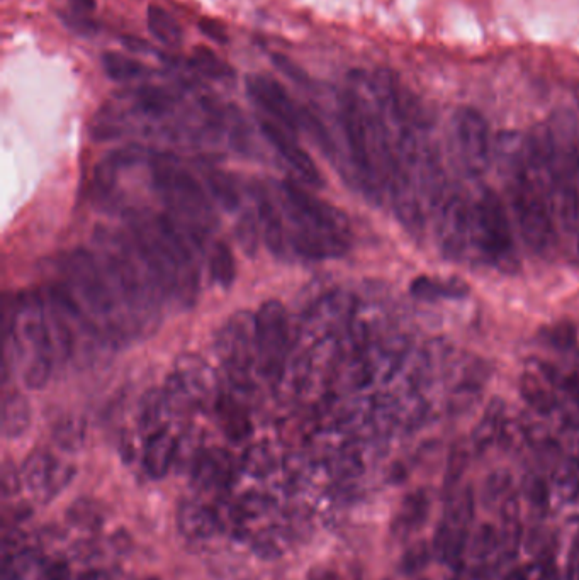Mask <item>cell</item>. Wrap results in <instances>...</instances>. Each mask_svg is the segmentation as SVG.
Returning a JSON list of instances; mask_svg holds the SVG:
<instances>
[{
	"label": "cell",
	"mask_w": 579,
	"mask_h": 580,
	"mask_svg": "<svg viewBox=\"0 0 579 580\" xmlns=\"http://www.w3.org/2000/svg\"><path fill=\"white\" fill-rule=\"evenodd\" d=\"M92 243L136 335H150L162 323L167 296L135 238L111 226H97Z\"/></svg>",
	"instance_id": "cell-1"
},
{
	"label": "cell",
	"mask_w": 579,
	"mask_h": 580,
	"mask_svg": "<svg viewBox=\"0 0 579 580\" xmlns=\"http://www.w3.org/2000/svg\"><path fill=\"white\" fill-rule=\"evenodd\" d=\"M130 233L157 274L169 301L189 307L199 294L196 241L169 214L136 212L130 218Z\"/></svg>",
	"instance_id": "cell-2"
},
{
	"label": "cell",
	"mask_w": 579,
	"mask_h": 580,
	"mask_svg": "<svg viewBox=\"0 0 579 580\" xmlns=\"http://www.w3.org/2000/svg\"><path fill=\"white\" fill-rule=\"evenodd\" d=\"M57 268L60 284L94 323L104 341L123 345L138 336L94 251L77 248L62 253Z\"/></svg>",
	"instance_id": "cell-3"
},
{
	"label": "cell",
	"mask_w": 579,
	"mask_h": 580,
	"mask_svg": "<svg viewBox=\"0 0 579 580\" xmlns=\"http://www.w3.org/2000/svg\"><path fill=\"white\" fill-rule=\"evenodd\" d=\"M153 185L169 207L170 218L197 245H203L204 236L213 233L218 224L206 185L170 158H157L153 162Z\"/></svg>",
	"instance_id": "cell-4"
},
{
	"label": "cell",
	"mask_w": 579,
	"mask_h": 580,
	"mask_svg": "<svg viewBox=\"0 0 579 580\" xmlns=\"http://www.w3.org/2000/svg\"><path fill=\"white\" fill-rule=\"evenodd\" d=\"M216 350L231 377L245 387L253 367L259 369L257 318L248 311L230 316L216 336Z\"/></svg>",
	"instance_id": "cell-5"
},
{
	"label": "cell",
	"mask_w": 579,
	"mask_h": 580,
	"mask_svg": "<svg viewBox=\"0 0 579 580\" xmlns=\"http://www.w3.org/2000/svg\"><path fill=\"white\" fill-rule=\"evenodd\" d=\"M259 343V372L269 379H279L289 350V318L279 301H267L255 314Z\"/></svg>",
	"instance_id": "cell-6"
},
{
	"label": "cell",
	"mask_w": 579,
	"mask_h": 580,
	"mask_svg": "<svg viewBox=\"0 0 579 580\" xmlns=\"http://www.w3.org/2000/svg\"><path fill=\"white\" fill-rule=\"evenodd\" d=\"M282 204L291 223L308 224L338 235L347 236L349 233V219L345 218V214L328 202L321 201L320 197L313 196L301 185L284 182Z\"/></svg>",
	"instance_id": "cell-7"
},
{
	"label": "cell",
	"mask_w": 579,
	"mask_h": 580,
	"mask_svg": "<svg viewBox=\"0 0 579 580\" xmlns=\"http://www.w3.org/2000/svg\"><path fill=\"white\" fill-rule=\"evenodd\" d=\"M452 140L462 163L473 172H481L490 160V128L483 114L462 107L452 119Z\"/></svg>",
	"instance_id": "cell-8"
},
{
	"label": "cell",
	"mask_w": 579,
	"mask_h": 580,
	"mask_svg": "<svg viewBox=\"0 0 579 580\" xmlns=\"http://www.w3.org/2000/svg\"><path fill=\"white\" fill-rule=\"evenodd\" d=\"M23 480L36 501L50 502L75 477V467L53 457L46 450H34L24 462Z\"/></svg>",
	"instance_id": "cell-9"
},
{
	"label": "cell",
	"mask_w": 579,
	"mask_h": 580,
	"mask_svg": "<svg viewBox=\"0 0 579 580\" xmlns=\"http://www.w3.org/2000/svg\"><path fill=\"white\" fill-rule=\"evenodd\" d=\"M248 94L282 128L298 133L303 121V107L293 101L284 85L269 75H252L247 80Z\"/></svg>",
	"instance_id": "cell-10"
},
{
	"label": "cell",
	"mask_w": 579,
	"mask_h": 580,
	"mask_svg": "<svg viewBox=\"0 0 579 580\" xmlns=\"http://www.w3.org/2000/svg\"><path fill=\"white\" fill-rule=\"evenodd\" d=\"M260 128H262L265 140L276 148L277 153L293 167L294 172L298 173L306 184L311 187L323 185V177L316 167L315 160L310 157V153L304 150L303 146L298 145L291 131L282 128L281 124H277L276 121H260Z\"/></svg>",
	"instance_id": "cell-11"
},
{
	"label": "cell",
	"mask_w": 579,
	"mask_h": 580,
	"mask_svg": "<svg viewBox=\"0 0 579 580\" xmlns=\"http://www.w3.org/2000/svg\"><path fill=\"white\" fill-rule=\"evenodd\" d=\"M175 382L184 392L191 406H203L216 396V377L208 363L197 355H182L175 362Z\"/></svg>",
	"instance_id": "cell-12"
},
{
	"label": "cell",
	"mask_w": 579,
	"mask_h": 580,
	"mask_svg": "<svg viewBox=\"0 0 579 580\" xmlns=\"http://www.w3.org/2000/svg\"><path fill=\"white\" fill-rule=\"evenodd\" d=\"M289 241L296 253L310 260L337 258L349 250L347 236L303 223H291Z\"/></svg>",
	"instance_id": "cell-13"
},
{
	"label": "cell",
	"mask_w": 579,
	"mask_h": 580,
	"mask_svg": "<svg viewBox=\"0 0 579 580\" xmlns=\"http://www.w3.org/2000/svg\"><path fill=\"white\" fill-rule=\"evenodd\" d=\"M233 457L226 450L211 448L197 452L192 460V482L197 489H225L233 479Z\"/></svg>",
	"instance_id": "cell-14"
},
{
	"label": "cell",
	"mask_w": 579,
	"mask_h": 580,
	"mask_svg": "<svg viewBox=\"0 0 579 580\" xmlns=\"http://www.w3.org/2000/svg\"><path fill=\"white\" fill-rule=\"evenodd\" d=\"M177 528L187 540H208L221 531L216 509L201 502L182 501L177 508Z\"/></svg>",
	"instance_id": "cell-15"
},
{
	"label": "cell",
	"mask_w": 579,
	"mask_h": 580,
	"mask_svg": "<svg viewBox=\"0 0 579 580\" xmlns=\"http://www.w3.org/2000/svg\"><path fill=\"white\" fill-rule=\"evenodd\" d=\"M479 216H481V229L486 238L484 246L496 257H503L512 245V238L506 224L505 212L498 199L493 196L484 197L479 207Z\"/></svg>",
	"instance_id": "cell-16"
},
{
	"label": "cell",
	"mask_w": 579,
	"mask_h": 580,
	"mask_svg": "<svg viewBox=\"0 0 579 580\" xmlns=\"http://www.w3.org/2000/svg\"><path fill=\"white\" fill-rule=\"evenodd\" d=\"M179 443L169 430L155 431L148 436L143 452V467L152 479H164L177 460Z\"/></svg>",
	"instance_id": "cell-17"
},
{
	"label": "cell",
	"mask_w": 579,
	"mask_h": 580,
	"mask_svg": "<svg viewBox=\"0 0 579 580\" xmlns=\"http://www.w3.org/2000/svg\"><path fill=\"white\" fill-rule=\"evenodd\" d=\"M532 196L534 194L529 192V190H518V218H520L522 228L525 229V235H527L532 245H546L547 231H549L546 209L542 206L539 197Z\"/></svg>",
	"instance_id": "cell-18"
},
{
	"label": "cell",
	"mask_w": 579,
	"mask_h": 580,
	"mask_svg": "<svg viewBox=\"0 0 579 580\" xmlns=\"http://www.w3.org/2000/svg\"><path fill=\"white\" fill-rule=\"evenodd\" d=\"M4 394H2V435L7 440H16L28 431L31 424V406L24 396L23 392L14 391L4 385Z\"/></svg>",
	"instance_id": "cell-19"
},
{
	"label": "cell",
	"mask_w": 579,
	"mask_h": 580,
	"mask_svg": "<svg viewBox=\"0 0 579 580\" xmlns=\"http://www.w3.org/2000/svg\"><path fill=\"white\" fill-rule=\"evenodd\" d=\"M257 218H259L262 240L269 248L270 253L282 255L286 248L287 229L284 218L274 202L267 197L260 196L257 202Z\"/></svg>",
	"instance_id": "cell-20"
},
{
	"label": "cell",
	"mask_w": 579,
	"mask_h": 580,
	"mask_svg": "<svg viewBox=\"0 0 579 580\" xmlns=\"http://www.w3.org/2000/svg\"><path fill=\"white\" fill-rule=\"evenodd\" d=\"M204 185L211 196L223 211H237L240 207V192L237 184L231 179L230 173L221 172L218 168L204 170Z\"/></svg>",
	"instance_id": "cell-21"
},
{
	"label": "cell",
	"mask_w": 579,
	"mask_h": 580,
	"mask_svg": "<svg viewBox=\"0 0 579 580\" xmlns=\"http://www.w3.org/2000/svg\"><path fill=\"white\" fill-rule=\"evenodd\" d=\"M148 31L152 33L155 40L164 43L169 48H179L184 41V29L179 21L175 19L164 7L148 6L147 11Z\"/></svg>",
	"instance_id": "cell-22"
},
{
	"label": "cell",
	"mask_w": 579,
	"mask_h": 580,
	"mask_svg": "<svg viewBox=\"0 0 579 580\" xmlns=\"http://www.w3.org/2000/svg\"><path fill=\"white\" fill-rule=\"evenodd\" d=\"M53 441L60 450L68 453L80 452L85 445L87 438V423L84 418L68 414L58 419L53 426Z\"/></svg>",
	"instance_id": "cell-23"
},
{
	"label": "cell",
	"mask_w": 579,
	"mask_h": 580,
	"mask_svg": "<svg viewBox=\"0 0 579 580\" xmlns=\"http://www.w3.org/2000/svg\"><path fill=\"white\" fill-rule=\"evenodd\" d=\"M208 262L209 275H211L214 284L221 289H230L237 279V265H235V257H233L230 246L223 241L214 243L213 248L209 251Z\"/></svg>",
	"instance_id": "cell-24"
},
{
	"label": "cell",
	"mask_w": 579,
	"mask_h": 580,
	"mask_svg": "<svg viewBox=\"0 0 579 580\" xmlns=\"http://www.w3.org/2000/svg\"><path fill=\"white\" fill-rule=\"evenodd\" d=\"M102 67L107 77H111L116 82L141 79L148 73V68L143 63L118 51H106L102 55Z\"/></svg>",
	"instance_id": "cell-25"
},
{
	"label": "cell",
	"mask_w": 579,
	"mask_h": 580,
	"mask_svg": "<svg viewBox=\"0 0 579 580\" xmlns=\"http://www.w3.org/2000/svg\"><path fill=\"white\" fill-rule=\"evenodd\" d=\"M67 519L70 525L79 530L97 531L104 525L106 514L99 502L89 497H80L67 509Z\"/></svg>",
	"instance_id": "cell-26"
},
{
	"label": "cell",
	"mask_w": 579,
	"mask_h": 580,
	"mask_svg": "<svg viewBox=\"0 0 579 580\" xmlns=\"http://www.w3.org/2000/svg\"><path fill=\"white\" fill-rule=\"evenodd\" d=\"M169 411L167 401H165L164 391L148 392L141 402L140 426L148 431V436L155 431L162 430V419Z\"/></svg>",
	"instance_id": "cell-27"
},
{
	"label": "cell",
	"mask_w": 579,
	"mask_h": 580,
	"mask_svg": "<svg viewBox=\"0 0 579 580\" xmlns=\"http://www.w3.org/2000/svg\"><path fill=\"white\" fill-rule=\"evenodd\" d=\"M189 65L209 79H226L233 75L230 65L214 55L213 50H209L208 46H197L189 60Z\"/></svg>",
	"instance_id": "cell-28"
},
{
	"label": "cell",
	"mask_w": 579,
	"mask_h": 580,
	"mask_svg": "<svg viewBox=\"0 0 579 580\" xmlns=\"http://www.w3.org/2000/svg\"><path fill=\"white\" fill-rule=\"evenodd\" d=\"M242 469L245 474L262 479L274 470V453L265 443H257L243 453Z\"/></svg>",
	"instance_id": "cell-29"
},
{
	"label": "cell",
	"mask_w": 579,
	"mask_h": 580,
	"mask_svg": "<svg viewBox=\"0 0 579 580\" xmlns=\"http://www.w3.org/2000/svg\"><path fill=\"white\" fill-rule=\"evenodd\" d=\"M235 233H237L238 245L242 248L243 253L248 257H253L259 250L260 238H262L257 212H243L242 216L238 218Z\"/></svg>",
	"instance_id": "cell-30"
},
{
	"label": "cell",
	"mask_w": 579,
	"mask_h": 580,
	"mask_svg": "<svg viewBox=\"0 0 579 580\" xmlns=\"http://www.w3.org/2000/svg\"><path fill=\"white\" fill-rule=\"evenodd\" d=\"M53 367H55V362L50 358L36 357L24 360L21 363V380L24 387H28L31 391L43 389L50 380Z\"/></svg>",
	"instance_id": "cell-31"
},
{
	"label": "cell",
	"mask_w": 579,
	"mask_h": 580,
	"mask_svg": "<svg viewBox=\"0 0 579 580\" xmlns=\"http://www.w3.org/2000/svg\"><path fill=\"white\" fill-rule=\"evenodd\" d=\"M38 552L33 548H24L21 552L0 560V569H2V580H24V577L29 574V570L33 569L34 565L38 564Z\"/></svg>",
	"instance_id": "cell-32"
},
{
	"label": "cell",
	"mask_w": 579,
	"mask_h": 580,
	"mask_svg": "<svg viewBox=\"0 0 579 580\" xmlns=\"http://www.w3.org/2000/svg\"><path fill=\"white\" fill-rule=\"evenodd\" d=\"M286 533H279L276 528L260 531L252 538L253 552L264 560H274L282 555V540Z\"/></svg>",
	"instance_id": "cell-33"
},
{
	"label": "cell",
	"mask_w": 579,
	"mask_h": 580,
	"mask_svg": "<svg viewBox=\"0 0 579 580\" xmlns=\"http://www.w3.org/2000/svg\"><path fill=\"white\" fill-rule=\"evenodd\" d=\"M235 502L245 519L260 518V516L272 513V509L276 508L274 499L262 492H248Z\"/></svg>",
	"instance_id": "cell-34"
},
{
	"label": "cell",
	"mask_w": 579,
	"mask_h": 580,
	"mask_svg": "<svg viewBox=\"0 0 579 580\" xmlns=\"http://www.w3.org/2000/svg\"><path fill=\"white\" fill-rule=\"evenodd\" d=\"M23 472L17 469L16 463L11 462L9 458L2 462L0 467V489H2V497L4 499H11L21 492L23 487Z\"/></svg>",
	"instance_id": "cell-35"
},
{
	"label": "cell",
	"mask_w": 579,
	"mask_h": 580,
	"mask_svg": "<svg viewBox=\"0 0 579 580\" xmlns=\"http://www.w3.org/2000/svg\"><path fill=\"white\" fill-rule=\"evenodd\" d=\"M362 470V462H360L359 455L357 452H352V450H343L332 465L333 474L340 477V479H350V477H355V475L360 474Z\"/></svg>",
	"instance_id": "cell-36"
},
{
	"label": "cell",
	"mask_w": 579,
	"mask_h": 580,
	"mask_svg": "<svg viewBox=\"0 0 579 580\" xmlns=\"http://www.w3.org/2000/svg\"><path fill=\"white\" fill-rule=\"evenodd\" d=\"M270 60L274 62L279 72L286 75L287 79H291L299 85H311L308 73L304 72L303 68L299 67L298 63H294L291 58H287L286 55H281V53H272Z\"/></svg>",
	"instance_id": "cell-37"
},
{
	"label": "cell",
	"mask_w": 579,
	"mask_h": 580,
	"mask_svg": "<svg viewBox=\"0 0 579 580\" xmlns=\"http://www.w3.org/2000/svg\"><path fill=\"white\" fill-rule=\"evenodd\" d=\"M199 29H201V33L208 36L209 40L221 43V45L228 43V33H226V28L223 24L218 23V21H213V19H201V21H199Z\"/></svg>",
	"instance_id": "cell-38"
},
{
	"label": "cell",
	"mask_w": 579,
	"mask_h": 580,
	"mask_svg": "<svg viewBox=\"0 0 579 580\" xmlns=\"http://www.w3.org/2000/svg\"><path fill=\"white\" fill-rule=\"evenodd\" d=\"M40 580H70V567L65 560H55L43 567Z\"/></svg>",
	"instance_id": "cell-39"
},
{
	"label": "cell",
	"mask_w": 579,
	"mask_h": 580,
	"mask_svg": "<svg viewBox=\"0 0 579 580\" xmlns=\"http://www.w3.org/2000/svg\"><path fill=\"white\" fill-rule=\"evenodd\" d=\"M70 4L74 7V12L87 16L90 12L96 11V0H70Z\"/></svg>",
	"instance_id": "cell-40"
},
{
	"label": "cell",
	"mask_w": 579,
	"mask_h": 580,
	"mask_svg": "<svg viewBox=\"0 0 579 580\" xmlns=\"http://www.w3.org/2000/svg\"><path fill=\"white\" fill-rule=\"evenodd\" d=\"M310 580H338L337 575L330 572L327 569H320V567H315V569H311Z\"/></svg>",
	"instance_id": "cell-41"
},
{
	"label": "cell",
	"mask_w": 579,
	"mask_h": 580,
	"mask_svg": "<svg viewBox=\"0 0 579 580\" xmlns=\"http://www.w3.org/2000/svg\"><path fill=\"white\" fill-rule=\"evenodd\" d=\"M75 580H109V575L104 570H87Z\"/></svg>",
	"instance_id": "cell-42"
}]
</instances>
